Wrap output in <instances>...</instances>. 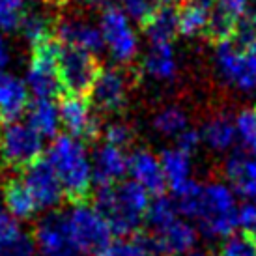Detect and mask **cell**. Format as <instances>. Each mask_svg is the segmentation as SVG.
<instances>
[{
	"mask_svg": "<svg viewBox=\"0 0 256 256\" xmlns=\"http://www.w3.org/2000/svg\"><path fill=\"white\" fill-rule=\"evenodd\" d=\"M150 192L133 180L114 185L96 187L94 206L108 220L114 234L120 238L135 236L146 219L150 208Z\"/></svg>",
	"mask_w": 256,
	"mask_h": 256,
	"instance_id": "6da1fadb",
	"label": "cell"
},
{
	"mask_svg": "<svg viewBox=\"0 0 256 256\" xmlns=\"http://www.w3.org/2000/svg\"><path fill=\"white\" fill-rule=\"evenodd\" d=\"M45 159L56 172L66 196L73 202H84L96 185L92 157L84 142L72 135H58L52 138Z\"/></svg>",
	"mask_w": 256,
	"mask_h": 256,
	"instance_id": "7a4b0ae2",
	"label": "cell"
},
{
	"mask_svg": "<svg viewBox=\"0 0 256 256\" xmlns=\"http://www.w3.org/2000/svg\"><path fill=\"white\" fill-rule=\"evenodd\" d=\"M215 70L220 80L242 94L256 92V42H219L215 47Z\"/></svg>",
	"mask_w": 256,
	"mask_h": 256,
	"instance_id": "3957f363",
	"label": "cell"
},
{
	"mask_svg": "<svg viewBox=\"0 0 256 256\" xmlns=\"http://www.w3.org/2000/svg\"><path fill=\"white\" fill-rule=\"evenodd\" d=\"M66 228L72 242L82 254H98L112 242V228L94 204L73 202L64 214Z\"/></svg>",
	"mask_w": 256,
	"mask_h": 256,
	"instance_id": "277c9868",
	"label": "cell"
},
{
	"mask_svg": "<svg viewBox=\"0 0 256 256\" xmlns=\"http://www.w3.org/2000/svg\"><path fill=\"white\" fill-rule=\"evenodd\" d=\"M200 228L208 236H232L240 224V210L236 206L232 191L222 184L204 185L196 217Z\"/></svg>",
	"mask_w": 256,
	"mask_h": 256,
	"instance_id": "5b68a950",
	"label": "cell"
},
{
	"mask_svg": "<svg viewBox=\"0 0 256 256\" xmlns=\"http://www.w3.org/2000/svg\"><path fill=\"white\" fill-rule=\"evenodd\" d=\"M62 43L56 38L32 45V58H30L28 73H26V86L34 98L54 100L62 92V82L58 75V56H60Z\"/></svg>",
	"mask_w": 256,
	"mask_h": 256,
	"instance_id": "8992f818",
	"label": "cell"
},
{
	"mask_svg": "<svg viewBox=\"0 0 256 256\" xmlns=\"http://www.w3.org/2000/svg\"><path fill=\"white\" fill-rule=\"evenodd\" d=\"M43 156V136L28 122H14L0 129V159L14 168H26Z\"/></svg>",
	"mask_w": 256,
	"mask_h": 256,
	"instance_id": "52a82bcc",
	"label": "cell"
},
{
	"mask_svg": "<svg viewBox=\"0 0 256 256\" xmlns=\"http://www.w3.org/2000/svg\"><path fill=\"white\" fill-rule=\"evenodd\" d=\"M100 32L105 47L120 64L133 62L138 54V36L131 24V19L120 6H107L100 19Z\"/></svg>",
	"mask_w": 256,
	"mask_h": 256,
	"instance_id": "ba28073f",
	"label": "cell"
},
{
	"mask_svg": "<svg viewBox=\"0 0 256 256\" xmlns=\"http://www.w3.org/2000/svg\"><path fill=\"white\" fill-rule=\"evenodd\" d=\"M100 72L101 68L96 60V54L62 45L60 56H58V75H60L62 88L68 94L88 96Z\"/></svg>",
	"mask_w": 256,
	"mask_h": 256,
	"instance_id": "9c48e42d",
	"label": "cell"
},
{
	"mask_svg": "<svg viewBox=\"0 0 256 256\" xmlns=\"http://www.w3.org/2000/svg\"><path fill=\"white\" fill-rule=\"evenodd\" d=\"M60 120L68 135L78 140H96L101 133L100 116L94 112V105L86 96L66 94L60 100Z\"/></svg>",
	"mask_w": 256,
	"mask_h": 256,
	"instance_id": "30bf717a",
	"label": "cell"
},
{
	"mask_svg": "<svg viewBox=\"0 0 256 256\" xmlns=\"http://www.w3.org/2000/svg\"><path fill=\"white\" fill-rule=\"evenodd\" d=\"M22 184L26 185V189L32 192V196L36 200V204L43 212H52L58 208L64 200L66 192L64 187L58 180L54 168L50 163L42 157L40 161L32 163L22 170Z\"/></svg>",
	"mask_w": 256,
	"mask_h": 256,
	"instance_id": "8fae6325",
	"label": "cell"
},
{
	"mask_svg": "<svg viewBox=\"0 0 256 256\" xmlns=\"http://www.w3.org/2000/svg\"><path fill=\"white\" fill-rule=\"evenodd\" d=\"M32 238L38 256H84L68 234L64 214L49 212L43 215L38 220Z\"/></svg>",
	"mask_w": 256,
	"mask_h": 256,
	"instance_id": "7c38bea8",
	"label": "cell"
},
{
	"mask_svg": "<svg viewBox=\"0 0 256 256\" xmlns=\"http://www.w3.org/2000/svg\"><path fill=\"white\" fill-rule=\"evenodd\" d=\"M128 88L126 75L116 68H107L100 72L88 94V100L103 112H118L128 101Z\"/></svg>",
	"mask_w": 256,
	"mask_h": 256,
	"instance_id": "4fadbf2b",
	"label": "cell"
},
{
	"mask_svg": "<svg viewBox=\"0 0 256 256\" xmlns=\"http://www.w3.org/2000/svg\"><path fill=\"white\" fill-rule=\"evenodd\" d=\"M150 240L156 256H180L192 250L196 243V232L191 224L176 217L164 226L152 230Z\"/></svg>",
	"mask_w": 256,
	"mask_h": 256,
	"instance_id": "5bb4252c",
	"label": "cell"
},
{
	"mask_svg": "<svg viewBox=\"0 0 256 256\" xmlns=\"http://www.w3.org/2000/svg\"><path fill=\"white\" fill-rule=\"evenodd\" d=\"M128 174L133 182L142 185L144 189L154 194H164L166 189V178H164L163 166L159 157H156L150 150H135L128 156Z\"/></svg>",
	"mask_w": 256,
	"mask_h": 256,
	"instance_id": "9a60e30c",
	"label": "cell"
},
{
	"mask_svg": "<svg viewBox=\"0 0 256 256\" xmlns=\"http://www.w3.org/2000/svg\"><path fill=\"white\" fill-rule=\"evenodd\" d=\"M30 90L26 82L12 73L0 72V124L21 122L22 114L28 112Z\"/></svg>",
	"mask_w": 256,
	"mask_h": 256,
	"instance_id": "2e32d148",
	"label": "cell"
},
{
	"mask_svg": "<svg viewBox=\"0 0 256 256\" xmlns=\"http://www.w3.org/2000/svg\"><path fill=\"white\" fill-rule=\"evenodd\" d=\"M249 4L250 0H215L208 34L217 40V43L232 40L238 22L249 12Z\"/></svg>",
	"mask_w": 256,
	"mask_h": 256,
	"instance_id": "e0dca14e",
	"label": "cell"
},
{
	"mask_svg": "<svg viewBox=\"0 0 256 256\" xmlns=\"http://www.w3.org/2000/svg\"><path fill=\"white\" fill-rule=\"evenodd\" d=\"M94 182L96 187L100 185L120 184V180L128 174V156L126 152L110 144H103L96 150L92 157Z\"/></svg>",
	"mask_w": 256,
	"mask_h": 256,
	"instance_id": "ac0fdd59",
	"label": "cell"
},
{
	"mask_svg": "<svg viewBox=\"0 0 256 256\" xmlns=\"http://www.w3.org/2000/svg\"><path fill=\"white\" fill-rule=\"evenodd\" d=\"M0 256H38L34 238H30L21 222L0 210Z\"/></svg>",
	"mask_w": 256,
	"mask_h": 256,
	"instance_id": "d6986e66",
	"label": "cell"
},
{
	"mask_svg": "<svg viewBox=\"0 0 256 256\" xmlns=\"http://www.w3.org/2000/svg\"><path fill=\"white\" fill-rule=\"evenodd\" d=\"M56 40L62 45L82 49L88 52H100L105 47L103 36L100 28H96L92 24L82 21H64L56 26Z\"/></svg>",
	"mask_w": 256,
	"mask_h": 256,
	"instance_id": "ffe728a7",
	"label": "cell"
},
{
	"mask_svg": "<svg viewBox=\"0 0 256 256\" xmlns=\"http://www.w3.org/2000/svg\"><path fill=\"white\" fill-rule=\"evenodd\" d=\"M226 176L242 196L256 204V156L236 152L226 161Z\"/></svg>",
	"mask_w": 256,
	"mask_h": 256,
	"instance_id": "44dd1931",
	"label": "cell"
},
{
	"mask_svg": "<svg viewBox=\"0 0 256 256\" xmlns=\"http://www.w3.org/2000/svg\"><path fill=\"white\" fill-rule=\"evenodd\" d=\"M142 73L154 80H170L178 73V60L172 43L150 45L146 56L142 58Z\"/></svg>",
	"mask_w": 256,
	"mask_h": 256,
	"instance_id": "7402d4cb",
	"label": "cell"
},
{
	"mask_svg": "<svg viewBox=\"0 0 256 256\" xmlns=\"http://www.w3.org/2000/svg\"><path fill=\"white\" fill-rule=\"evenodd\" d=\"M26 116H28L26 122L43 138H56L58 129L62 128V120H60V107L54 103V100L34 98Z\"/></svg>",
	"mask_w": 256,
	"mask_h": 256,
	"instance_id": "603a6c76",
	"label": "cell"
},
{
	"mask_svg": "<svg viewBox=\"0 0 256 256\" xmlns=\"http://www.w3.org/2000/svg\"><path fill=\"white\" fill-rule=\"evenodd\" d=\"M4 208H6V214H10L19 222L32 219L40 212L32 192L26 189L22 180L17 178L10 180L4 185Z\"/></svg>",
	"mask_w": 256,
	"mask_h": 256,
	"instance_id": "cb8c5ba5",
	"label": "cell"
},
{
	"mask_svg": "<svg viewBox=\"0 0 256 256\" xmlns=\"http://www.w3.org/2000/svg\"><path fill=\"white\" fill-rule=\"evenodd\" d=\"M212 10L206 2L200 0H189L182 10H178V32L184 38H198L208 34Z\"/></svg>",
	"mask_w": 256,
	"mask_h": 256,
	"instance_id": "d4e9b609",
	"label": "cell"
},
{
	"mask_svg": "<svg viewBox=\"0 0 256 256\" xmlns=\"http://www.w3.org/2000/svg\"><path fill=\"white\" fill-rule=\"evenodd\" d=\"M200 136H202V142L215 152H226L234 146L236 138H238L236 120L228 118L226 114L214 116L204 124Z\"/></svg>",
	"mask_w": 256,
	"mask_h": 256,
	"instance_id": "484cf974",
	"label": "cell"
},
{
	"mask_svg": "<svg viewBox=\"0 0 256 256\" xmlns=\"http://www.w3.org/2000/svg\"><path fill=\"white\" fill-rule=\"evenodd\" d=\"M144 34L150 40L152 45L156 43H172L178 32V10L164 4L146 24Z\"/></svg>",
	"mask_w": 256,
	"mask_h": 256,
	"instance_id": "4316f807",
	"label": "cell"
},
{
	"mask_svg": "<svg viewBox=\"0 0 256 256\" xmlns=\"http://www.w3.org/2000/svg\"><path fill=\"white\" fill-rule=\"evenodd\" d=\"M159 161L163 166L166 184L172 187V191L189 182V174H191V156L189 154L182 152L180 148H168L159 156Z\"/></svg>",
	"mask_w": 256,
	"mask_h": 256,
	"instance_id": "83f0119b",
	"label": "cell"
},
{
	"mask_svg": "<svg viewBox=\"0 0 256 256\" xmlns=\"http://www.w3.org/2000/svg\"><path fill=\"white\" fill-rule=\"evenodd\" d=\"M19 30L32 45H38V43L50 40V38H56V28L52 26V22L38 12H26Z\"/></svg>",
	"mask_w": 256,
	"mask_h": 256,
	"instance_id": "f1b7e54d",
	"label": "cell"
},
{
	"mask_svg": "<svg viewBox=\"0 0 256 256\" xmlns=\"http://www.w3.org/2000/svg\"><path fill=\"white\" fill-rule=\"evenodd\" d=\"M154 128L164 136H178L187 129V114L180 107H164L154 118Z\"/></svg>",
	"mask_w": 256,
	"mask_h": 256,
	"instance_id": "f546056e",
	"label": "cell"
},
{
	"mask_svg": "<svg viewBox=\"0 0 256 256\" xmlns=\"http://www.w3.org/2000/svg\"><path fill=\"white\" fill-rule=\"evenodd\" d=\"M176 217H178V206H176L174 198L166 196V194H159V196L152 198L148 214H146V220L152 226V230L164 226L166 222L174 220Z\"/></svg>",
	"mask_w": 256,
	"mask_h": 256,
	"instance_id": "4dcf8cb0",
	"label": "cell"
},
{
	"mask_svg": "<svg viewBox=\"0 0 256 256\" xmlns=\"http://www.w3.org/2000/svg\"><path fill=\"white\" fill-rule=\"evenodd\" d=\"M120 4L124 14L128 15L131 21L144 26L164 6V0H120Z\"/></svg>",
	"mask_w": 256,
	"mask_h": 256,
	"instance_id": "1f68e13d",
	"label": "cell"
},
{
	"mask_svg": "<svg viewBox=\"0 0 256 256\" xmlns=\"http://www.w3.org/2000/svg\"><path fill=\"white\" fill-rule=\"evenodd\" d=\"M236 129H238V138L243 142V146L252 156H256V105L243 108L236 116Z\"/></svg>",
	"mask_w": 256,
	"mask_h": 256,
	"instance_id": "d6a6232c",
	"label": "cell"
},
{
	"mask_svg": "<svg viewBox=\"0 0 256 256\" xmlns=\"http://www.w3.org/2000/svg\"><path fill=\"white\" fill-rule=\"evenodd\" d=\"M24 15H26L24 0H0V30L4 32L19 30Z\"/></svg>",
	"mask_w": 256,
	"mask_h": 256,
	"instance_id": "836d02e7",
	"label": "cell"
},
{
	"mask_svg": "<svg viewBox=\"0 0 256 256\" xmlns=\"http://www.w3.org/2000/svg\"><path fill=\"white\" fill-rule=\"evenodd\" d=\"M220 256H256V240L245 232L232 234L222 243Z\"/></svg>",
	"mask_w": 256,
	"mask_h": 256,
	"instance_id": "e575fe53",
	"label": "cell"
},
{
	"mask_svg": "<svg viewBox=\"0 0 256 256\" xmlns=\"http://www.w3.org/2000/svg\"><path fill=\"white\" fill-rule=\"evenodd\" d=\"M105 144H110V146H116V148H128L131 140H133V131L126 126V124H110L105 131Z\"/></svg>",
	"mask_w": 256,
	"mask_h": 256,
	"instance_id": "d590c367",
	"label": "cell"
},
{
	"mask_svg": "<svg viewBox=\"0 0 256 256\" xmlns=\"http://www.w3.org/2000/svg\"><path fill=\"white\" fill-rule=\"evenodd\" d=\"M232 40L238 43H254L256 42V12H247L238 22V28Z\"/></svg>",
	"mask_w": 256,
	"mask_h": 256,
	"instance_id": "8d00e7d4",
	"label": "cell"
},
{
	"mask_svg": "<svg viewBox=\"0 0 256 256\" xmlns=\"http://www.w3.org/2000/svg\"><path fill=\"white\" fill-rule=\"evenodd\" d=\"M202 142V136H200V131H194V129H185L182 135L176 136V148H180L185 154H194L198 144Z\"/></svg>",
	"mask_w": 256,
	"mask_h": 256,
	"instance_id": "74e56055",
	"label": "cell"
},
{
	"mask_svg": "<svg viewBox=\"0 0 256 256\" xmlns=\"http://www.w3.org/2000/svg\"><path fill=\"white\" fill-rule=\"evenodd\" d=\"M240 226L256 240V204H243L240 210Z\"/></svg>",
	"mask_w": 256,
	"mask_h": 256,
	"instance_id": "f35d334b",
	"label": "cell"
},
{
	"mask_svg": "<svg viewBox=\"0 0 256 256\" xmlns=\"http://www.w3.org/2000/svg\"><path fill=\"white\" fill-rule=\"evenodd\" d=\"M10 64V47H8L4 36L0 34V70H4Z\"/></svg>",
	"mask_w": 256,
	"mask_h": 256,
	"instance_id": "ab89813d",
	"label": "cell"
},
{
	"mask_svg": "<svg viewBox=\"0 0 256 256\" xmlns=\"http://www.w3.org/2000/svg\"><path fill=\"white\" fill-rule=\"evenodd\" d=\"M77 2L86 8H103V10H105L107 6H110V4H108L110 0H77Z\"/></svg>",
	"mask_w": 256,
	"mask_h": 256,
	"instance_id": "60d3db41",
	"label": "cell"
},
{
	"mask_svg": "<svg viewBox=\"0 0 256 256\" xmlns=\"http://www.w3.org/2000/svg\"><path fill=\"white\" fill-rule=\"evenodd\" d=\"M180 256H212V254H208L206 250H189V252L180 254Z\"/></svg>",
	"mask_w": 256,
	"mask_h": 256,
	"instance_id": "b9f144b4",
	"label": "cell"
},
{
	"mask_svg": "<svg viewBox=\"0 0 256 256\" xmlns=\"http://www.w3.org/2000/svg\"><path fill=\"white\" fill-rule=\"evenodd\" d=\"M4 206V185L0 184V208Z\"/></svg>",
	"mask_w": 256,
	"mask_h": 256,
	"instance_id": "7bdbcfd3",
	"label": "cell"
},
{
	"mask_svg": "<svg viewBox=\"0 0 256 256\" xmlns=\"http://www.w3.org/2000/svg\"><path fill=\"white\" fill-rule=\"evenodd\" d=\"M176 2H189V0H176Z\"/></svg>",
	"mask_w": 256,
	"mask_h": 256,
	"instance_id": "ee69618b",
	"label": "cell"
}]
</instances>
